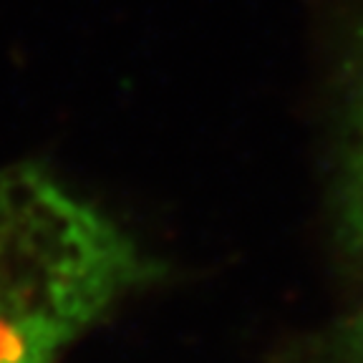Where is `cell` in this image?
<instances>
[{"label":"cell","instance_id":"cell-1","mask_svg":"<svg viewBox=\"0 0 363 363\" xmlns=\"http://www.w3.org/2000/svg\"><path fill=\"white\" fill-rule=\"evenodd\" d=\"M149 275L96 204L35 164L0 169V363H63Z\"/></svg>","mask_w":363,"mask_h":363},{"label":"cell","instance_id":"cell-3","mask_svg":"<svg viewBox=\"0 0 363 363\" xmlns=\"http://www.w3.org/2000/svg\"><path fill=\"white\" fill-rule=\"evenodd\" d=\"M343 361L346 363H363V306L351 318V323L343 335Z\"/></svg>","mask_w":363,"mask_h":363},{"label":"cell","instance_id":"cell-2","mask_svg":"<svg viewBox=\"0 0 363 363\" xmlns=\"http://www.w3.org/2000/svg\"><path fill=\"white\" fill-rule=\"evenodd\" d=\"M346 225L348 235L363 250V96L361 111H358V134L353 147L351 169H348V187H346Z\"/></svg>","mask_w":363,"mask_h":363}]
</instances>
